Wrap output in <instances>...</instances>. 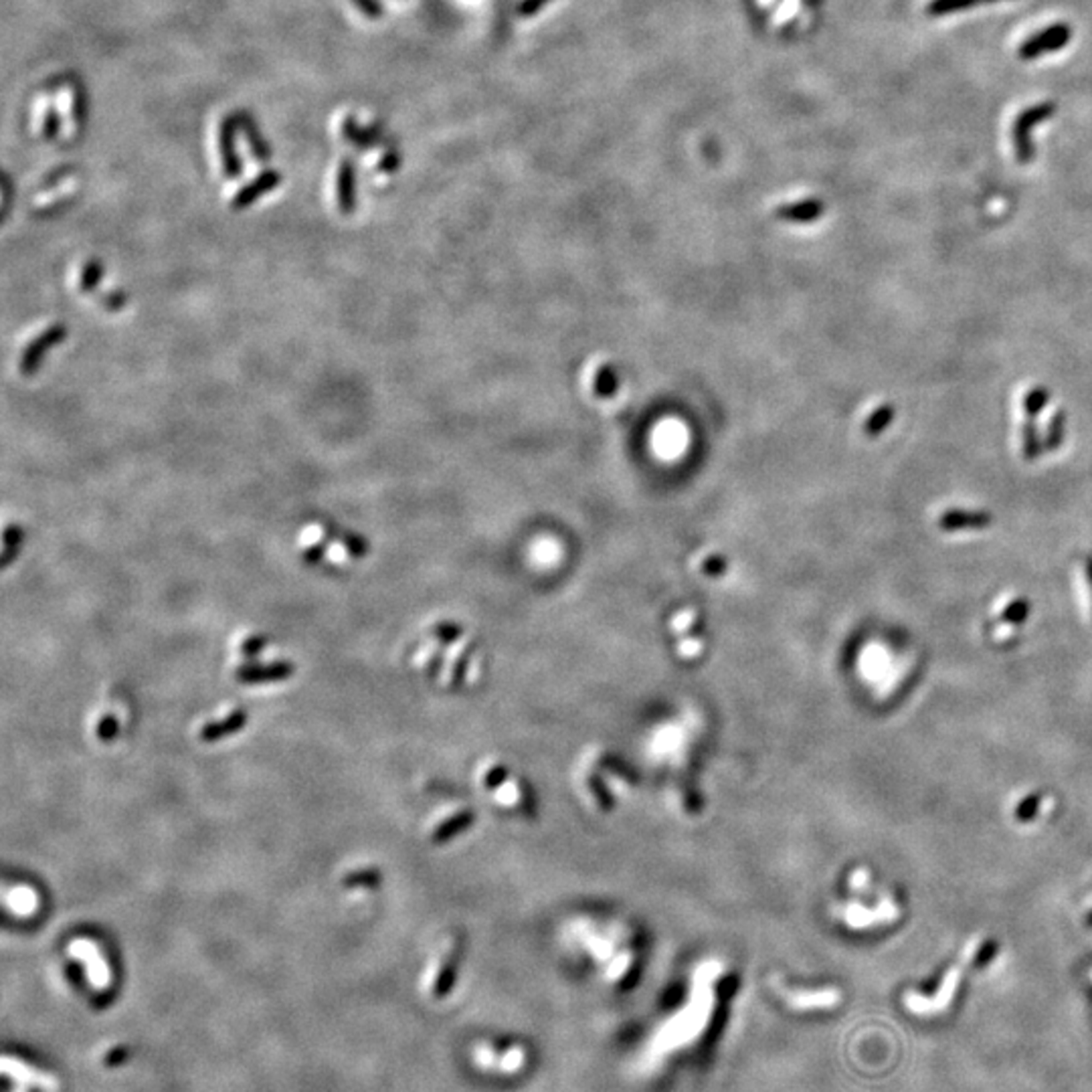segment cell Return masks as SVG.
<instances>
[{
  "label": "cell",
  "instance_id": "1",
  "mask_svg": "<svg viewBox=\"0 0 1092 1092\" xmlns=\"http://www.w3.org/2000/svg\"><path fill=\"white\" fill-rule=\"evenodd\" d=\"M3 1074L9 1092H63L59 1073L20 1052H4Z\"/></svg>",
  "mask_w": 1092,
  "mask_h": 1092
},
{
  "label": "cell",
  "instance_id": "2",
  "mask_svg": "<svg viewBox=\"0 0 1092 1092\" xmlns=\"http://www.w3.org/2000/svg\"><path fill=\"white\" fill-rule=\"evenodd\" d=\"M585 391L599 405L616 403L621 392H623V381L617 367L607 359H595L589 362L583 378Z\"/></svg>",
  "mask_w": 1092,
  "mask_h": 1092
},
{
  "label": "cell",
  "instance_id": "3",
  "mask_svg": "<svg viewBox=\"0 0 1092 1092\" xmlns=\"http://www.w3.org/2000/svg\"><path fill=\"white\" fill-rule=\"evenodd\" d=\"M67 326L57 322L51 324L49 328H45L37 338H33L28 342L27 348L23 351V356H20L19 362V370L23 376H35L37 375V370L41 368L43 360H45V354L51 352L55 346H59L63 340L67 338Z\"/></svg>",
  "mask_w": 1092,
  "mask_h": 1092
},
{
  "label": "cell",
  "instance_id": "4",
  "mask_svg": "<svg viewBox=\"0 0 1092 1092\" xmlns=\"http://www.w3.org/2000/svg\"><path fill=\"white\" fill-rule=\"evenodd\" d=\"M1054 112H1056L1054 104H1040V105H1032V108H1027L1026 112H1022L1018 116L1016 124H1013V146H1016V156L1022 164H1026L1032 159L1030 130L1034 126H1038L1040 121L1054 116Z\"/></svg>",
  "mask_w": 1092,
  "mask_h": 1092
},
{
  "label": "cell",
  "instance_id": "5",
  "mask_svg": "<svg viewBox=\"0 0 1092 1092\" xmlns=\"http://www.w3.org/2000/svg\"><path fill=\"white\" fill-rule=\"evenodd\" d=\"M296 666L288 660L269 663H243L235 670V680L241 684H271L283 682L294 676Z\"/></svg>",
  "mask_w": 1092,
  "mask_h": 1092
},
{
  "label": "cell",
  "instance_id": "6",
  "mask_svg": "<svg viewBox=\"0 0 1092 1092\" xmlns=\"http://www.w3.org/2000/svg\"><path fill=\"white\" fill-rule=\"evenodd\" d=\"M1073 37V31H1070V27L1066 25H1052L1044 28V31L1034 35V37L1027 39L1022 47H1019V57L1022 59H1036V57L1050 53V51H1058L1066 45V43Z\"/></svg>",
  "mask_w": 1092,
  "mask_h": 1092
},
{
  "label": "cell",
  "instance_id": "7",
  "mask_svg": "<svg viewBox=\"0 0 1092 1092\" xmlns=\"http://www.w3.org/2000/svg\"><path fill=\"white\" fill-rule=\"evenodd\" d=\"M959 977H961V969L951 967L937 995L923 997L917 994H909V997H906V1003H909V1008L917 1013H937L941 1010H945L949 1002H951V997L955 995V991H957Z\"/></svg>",
  "mask_w": 1092,
  "mask_h": 1092
},
{
  "label": "cell",
  "instance_id": "8",
  "mask_svg": "<svg viewBox=\"0 0 1092 1092\" xmlns=\"http://www.w3.org/2000/svg\"><path fill=\"white\" fill-rule=\"evenodd\" d=\"M237 130H239L237 113L221 121L219 150H221V160H223V173L227 178H229V181L239 178L241 170H243L239 156L237 152H235V132Z\"/></svg>",
  "mask_w": 1092,
  "mask_h": 1092
},
{
  "label": "cell",
  "instance_id": "9",
  "mask_svg": "<svg viewBox=\"0 0 1092 1092\" xmlns=\"http://www.w3.org/2000/svg\"><path fill=\"white\" fill-rule=\"evenodd\" d=\"M280 184L282 173H277V170H266V173L257 174L252 182H247L245 187L237 190V195H235L231 201V206L235 211L247 209V206H252L255 201H259L263 195H267L269 190H275Z\"/></svg>",
  "mask_w": 1092,
  "mask_h": 1092
},
{
  "label": "cell",
  "instance_id": "10",
  "mask_svg": "<svg viewBox=\"0 0 1092 1092\" xmlns=\"http://www.w3.org/2000/svg\"><path fill=\"white\" fill-rule=\"evenodd\" d=\"M134 1058V1048L124 1040H104L96 1046L94 1062L99 1070L113 1073L128 1066Z\"/></svg>",
  "mask_w": 1092,
  "mask_h": 1092
},
{
  "label": "cell",
  "instance_id": "11",
  "mask_svg": "<svg viewBox=\"0 0 1092 1092\" xmlns=\"http://www.w3.org/2000/svg\"><path fill=\"white\" fill-rule=\"evenodd\" d=\"M337 201L342 215H352L356 211V168L354 162L342 159L337 178Z\"/></svg>",
  "mask_w": 1092,
  "mask_h": 1092
},
{
  "label": "cell",
  "instance_id": "12",
  "mask_svg": "<svg viewBox=\"0 0 1092 1092\" xmlns=\"http://www.w3.org/2000/svg\"><path fill=\"white\" fill-rule=\"evenodd\" d=\"M247 720H249V715L245 709L233 710L231 715H227L225 718L213 720V723L203 724L201 731H198V739H201L203 742L223 740L227 737H231V734L243 731L247 724Z\"/></svg>",
  "mask_w": 1092,
  "mask_h": 1092
},
{
  "label": "cell",
  "instance_id": "13",
  "mask_svg": "<svg viewBox=\"0 0 1092 1092\" xmlns=\"http://www.w3.org/2000/svg\"><path fill=\"white\" fill-rule=\"evenodd\" d=\"M775 215L781 221H789V223H811V221L824 215V205L817 198H805V201L781 205L775 211Z\"/></svg>",
  "mask_w": 1092,
  "mask_h": 1092
},
{
  "label": "cell",
  "instance_id": "14",
  "mask_svg": "<svg viewBox=\"0 0 1092 1092\" xmlns=\"http://www.w3.org/2000/svg\"><path fill=\"white\" fill-rule=\"evenodd\" d=\"M991 523L989 514L973 510H949L941 516L939 524L943 531H963V528H983Z\"/></svg>",
  "mask_w": 1092,
  "mask_h": 1092
},
{
  "label": "cell",
  "instance_id": "15",
  "mask_svg": "<svg viewBox=\"0 0 1092 1092\" xmlns=\"http://www.w3.org/2000/svg\"><path fill=\"white\" fill-rule=\"evenodd\" d=\"M322 528H324V532H326L328 538H334V540L342 542V546L346 548L348 554L356 556V559H362V556L368 554V542L364 540L360 534H354L351 531H345V528H340L338 524H334V523H328V520H324Z\"/></svg>",
  "mask_w": 1092,
  "mask_h": 1092
},
{
  "label": "cell",
  "instance_id": "16",
  "mask_svg": "<svg viewBox=\"0 0 1092 1092\" xmlns=\"http://www.w3.org/2000/svg\"><path fill=\"white\" fill-rule=\"evenodd\" d=\"M237 118H239V128L243 130V134H245L247 144H249V148H252V154L255 156V160L257 162H269L271 148H269V144L266 142V138H263V136H261V132L257 130V126H255V121L252 120V116H247L245 112H243V113L239 112Z\"/></svg>",
  "mask_w": 1092,
  "mask_h": 1092
},
{
  "label": "cell",
  "instance_id": "17",
  "mask_svg": "<svg viewBox=\"0 0 1092 1092\" xmlns=\"http://www.w3.org/2000/svg\"><path fill=\"white\" fill-rule=\"evenodd\" d=\"M342 132H345V138L348 142H352V144H356L359 148H370V146H375L378 140H381V136H378L376 130H373V128H367V130H364V128H360L359 124H356L354 118H346L345 120Z\"/></svg>",
  "mask_w": 1092,
  "mask_h": 1092
},
{
  "label": "cell",
  "instance_id": "18",
  "mask_svg": "<svg viewBox=\"0 0 1092 1092\" xmlns=\"http://www.w3.org/2000/svg\"><path fill=\"white\" fill-rule=\"evenodd\" d=\"M383 882V874L378 868H360L348 872L342 878L345 888H376Z\"/></svg>",
  "mask_w": 1092,
  "mask_h": 1092
},
{
  "label": "cell",
  "instance_id": "19",
  "mask_svg": "<svg viewBox=\"0 0 1092 1092\" xmlns=\"http://www.w3.org/2000/svg\"><path fill=\"white\" fill-rule=\"evenodd\" d=\"M3 540V567L6 569L20 553V546H23L25 540V531L19 524L6 526Z\"/></svg>",
  "mask_w": 1092,
  "mask_h": 1092
},
{
  "label": "cell",
  "instance_id": "20",
  "mask_svg": "<svg viewBox=\"0 0 1092 1092\" xmlns=\"http://www.w3.org/2000/svg\"><path fill=\"white\" fill-rule=\"evenodd\" d=\"M104 274H105V267L99 259H89L88 263H85L81 269V275H80L81 294H94V291L99 288V283L104 282Z\"/></svg>",
  "mask_w": 1092,
  "mask_h": 1092
},
{
  "label": "cell",
  "instance_id": "21",
  "mask_svg": "<svg viewBox=\"0 0 1092 1092\" xmlns=\"http://www.w3.org/2000/svg\"><path fill=\"white\" fill-rule=\"evenodd\" d=\"M892 419H895V409H892L890 405H884L866 419V423H864V433L870 435V438H876V435H880L884 430H887V427L892 423Z\"/></svg>",
  "mask_w": 1092,
  "mask_h": 1092
},
{
  "label": "cell",
  "instance_id": "22",
  "mask_svg": "<svg viewBox=\"0 0 1092 1092\" xmlns=\"http://www.w3.org/2000/svg\"><path fill=\"white\" fill-rule=\"evenodd\" d=\"M980 0H931V4L926 6V11L933 17H943V14L949 12H957V11H965L971 9V6H975Z\"/></svg>",
  "mask_w": 1092,
  "mask_h": 1092
},
{
  "label": "cell",
  "instance_id": "23",
  "mask_svg": "<svg viewBox=\"0 0 1092 1092\" xmlns=\"http://www.w3.org/2000/svg\"><path fill=\"white\" fill-rule=\"evenodd\" d=\"M1046 403H1048V392H1046L1044 389H1042V387L1032 389V391L1027 392V395L1024 397V413H1026V417H1027V419L1038 417L1040 413L1044 411Z\"/></svg>",
  "mask_w": 1092,
  "mask_h": 1092
},
{
  "label": "cell",
  "instance_id": "24",
  "mask_svg": "<svg viewBox=\"0 0 1092 1092\" xmlns=\"http://www.w3.org/2000/svg\"><path fill=\"white\" fill-rule=\"evenodd\" d=\"M1022 452L1026 460H1036L1040 453V439L1034 421H1027L1022 430Z\"/></svg>",
  "mask_w": 1092,
  "mask_h": 1092
},
{
  "label": "cell",
  "instance_id": "25",
  "mask_svg": "<svg viewBox=\"0 0 1092 1092\" xmlns=\"http://www.w3.org/2000/svg\"><path fill=\"white\" fill-rule=\"evenodd\" d=\"M1062 438H1065V415H1062V413L1058 411L1050 419V425H1048L1046 447L1048 449H1056V447L1062 444Z\"/></svg>",
  "mask_w": 1092,
  "mask_h": 1092
},
{
  "label": "cell",
  "instance_id": "26",
  "mask_svg": "<svg viewBox=\"0 0 1092 1092\" xmlns=\"http://www.w3.org/2000/svg\"><path fill=\"white\" fill-rule=\"evenodd\" d=\"M120 732V724L116 716H105L102 718V723L97 724V739L102 742H110L118 737Z\"/></svg>",
  "mask_w": 1092,
  "mask_h": 1092
},
{
  "label": "cell",
  "instance_id": "27",
  "mask_svg": "<svg viewBox=\"0 0 1092 1092\" xmlns=\"http://www.w3.org/2000/svg\"><path fill=\"white\" fill-rule=\"evenodd\" d=\"M548 3H551V0H520V4L516 6V14L520 19H531L545 9Z\"/></svg>",
  "mask_w": 1092,
  "mask_h": 1092
},
{
  "label": "cell",
  "instance_id": "28",
  "mask_svg": "<svg viewBox=\"0 0 1092 1092\" xmlns=\"http://www.w3.org/2000/svg\"><path fill=\"white\" fill-rule=\"evenodd\" d=\"M61 130V118L59 113H57L55 108L47 110L45 116V124H43V132H45V140H55L57 134Z\"/></svg>",
  "mask_w": 1092,
  "mask_h": 1092
},
{
  "label": "cell",
  "instance_id": "29",
  "mask_svg": "<svg viewBox=\"0 0 1092 1092\" xmlns=\"http://www.w3.org/2000/svg\"><path fill=\"white\" fill-rule=\"evenodd\" d=\"M266 646H267V638H263V635H253V638L243 641L241 652L245 655H257L266 649Z\"/></svg>",
  "mask_w": 1092,
  "mask_h": 1092
},
{
  "label": "cell",
  "instance_id": "30",
  "mask_svg": "<svg viewBox=\"0 0 1092 1092\" xmlns=\"http://www.w3.org/2000/svg\"><path fill=\"white\" fill-rule=\"evenodd\" d=\"M126 299H128V298H126L124 291H121V290H116V291H110V294L105 296V298H102V304L105 306V310H110V312H118V310H121V308H124V306H126Z\"/></svg>",
  "mask_w": 1092,
  "mask_h": 1092
},
{
  "label": "cell",
  "instance_id": "31",
  "mask_svg": "<svg viewBox=\"0 0 1092 1092\" xmlns=\"http://www.w3.org/2000/svg\"><path fill=\"white\" fill-rule=\"evenodd\" d=\"M324 554H326V542H316V545L306 548V551L302 553V559L306 562H310V565H316V562L324 559Z\"/></svg>",
  "mask_w": 1092,
  "mask_h": 1092
},
{
  "label": "cell",
  "instance_id": "32",
  "mask_svg": "<svg viewBox=\"0 0 1092 1092\" xmlns=\"http://www.w3.org/2000/svg\"><path fill=\"white\" fill-rule=\"evenodd\" d=\"M354 4L370 19H378L383 14V6L378 0H354Z\"/></svg>",
  "mask_w": 1092,
  "mask_h": 1092
},
{
  "label": "cell",
  "instance_id": "33",
  "mask_svg": "<svg viewBox=\"0 0 1092 1092\" xmlns=\"http://www.w3.org/2000/svg\"><path fill=\"white\" fill-rule=\"evenodd\" d=\"M378 168L383 170V173H395L399 168V156L397 152H389L387 156H383L381 164H378Z\"/></svg>",
  "mask_w": 1092,
  "mask_h": 1092
},
{
  "label": "cell",
  "instance_id": "34",
  "mask_svg": "<svg viewBox=\"0 0 1092 1092\" xmlns=\"http://www.w3.org/2000/svg\"><path fill=\"white\" fill-rule=\"evenodd\" d=\"M83 113H85V99H83V91L75 89V99H74V116L77 121H83Z\"/></svg>",
  "mask_w": 1092,
  "mask_h": 1092
},
{
  "label": "cell",
  "instance_id": "35",
  "mask_svg": "<svg viewBox=\"0 0 1092 1092\" xmlns=\"http://www.w3.org/2000/svg\"><path fill=\"white\" fill-rule=\"evenodd\" d=\"M985 3H994V0H985Z\"/></svg>",
  "mask_w": 1092,
  "mask_h": 1092
},
{
  "label": "cell",
  "instance_id": "36",
  "mask_svg": "<svg viewBox=\"0 0 1092 1092\" xmlns=\"http://www.w3.org/2000/svg\"><path fill=\"white\" fill-rule=\"evenodd\" d=\"M1090 977H1092V971H1090Z\"/></svg>",
  "mask_w": 1092,
  "mask_h": 1092
}]
</instances>
